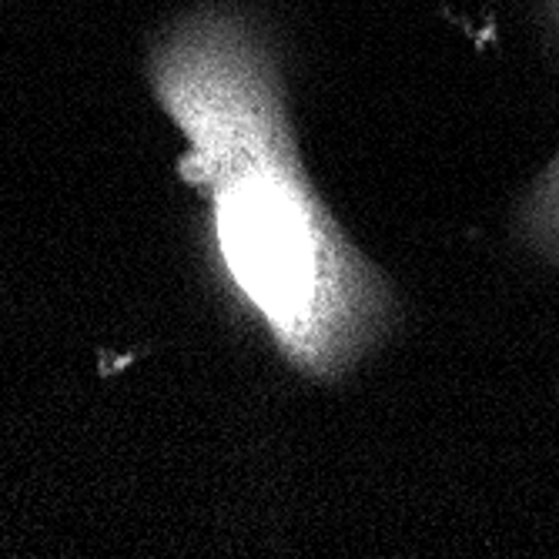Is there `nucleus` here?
I'll return each mask as SVG.
<instances>
[{
	"label": "nucleus",
	"instance_id": "f257e3e1",
	"mask_svg": "<svg viewBox=\"0 0 559 559\" xmlns=\"http://www.w3.org/2000/svg\"><path fill=\"white\" fill-rule=\"evenodd\" d=\"M151 78L191 141L181 175L209 194L235 305L295 372L342 379L389 335L399 301L301 162L275 44L248 14L215 8L155 50Z\"/></svg>",
	"mask_w": 559,
	"mask_h": 559
},
{
	"label": "nucleus",
	"instance_id": "f03ea898",
	"mask_svg": "<svg viewBox=\"0 0 559 559\" xmlns=\"http://www.w3.org/2000/svg\"><path fill=\"white\" fill-rule=\"evenodd\" d=\"M516 225L539 255L559 265V151L523 198Z\"/></svg>",
	"mask_w": 559,
	"mask_h": 559
}]
</instances>
